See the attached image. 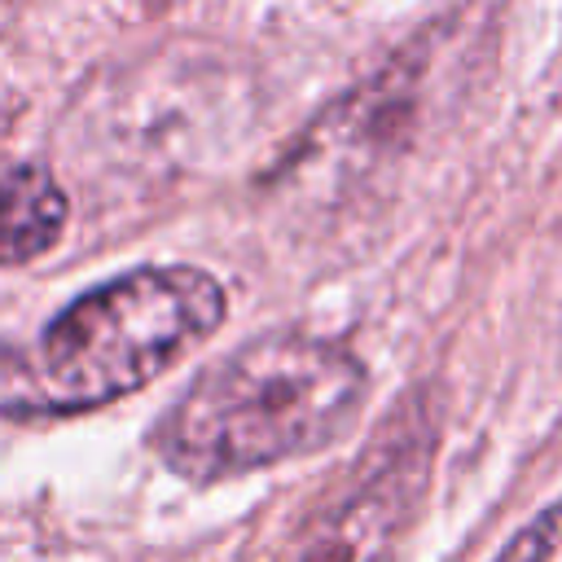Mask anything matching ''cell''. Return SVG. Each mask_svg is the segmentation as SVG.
I'll use <instances>...</instances> for the list:
<instances>
[{
    "mask_svg": "<svg viewBox=\"0 0 562 562\" xmlns=\"http://www.w3.org/2000/svg\"><path fill=\"white\" fill-rule=\"evenodd\" d=\"M369 373L356 351L277 329L198 369L162 408L154 452L189 483L241 479L325 448L360 408Z\"/></svg>",
    "mask_w": 562,
    "mask_h": 562,
    "instance_id": "cell-1",
    "label": "cell"
},
{
    "mask_svg": "<svg viewBox=\"0 0 562 562\" xmlns=\"http://www.w3.org/2000/svg\"><path fill=\"white\" fill-rule=\"evenodd\" d=\"M224 285L193 263L127 268L70 299L35 338L22 408L83 413L140 391L224 321Z\"/></svg>",
    "mask_w": 562,
    "mask_h": 562,
    "instance_id": "cell-2",
    "label": "cell"
},
{
    "mask_svg": "<svg viewBox=\"0 0 562 562\" xmlns=\"http://www.w3.org/2000/svg\"><path fill=\"white\" fill-rule=\"evenodd\" d=\"M426 487V448H400L351 496L316 518L281 562H382Z\"/></svg>",
    "mask_w": 562,
    "mask_h": 562,
    "instance_id": "cell-3",
    "label": "cell"
},
{
    "mask_svg": "<svg viewBox=\"0 0 562 562\" xmlns=\"http://www.w3.org/2000/svg\"><path fill=\"white\" fill-rule=\"evenodd\" d=\"M66 193L40 162H0V263L44 255L66 228Z\"/></svg>",
    "mask_w": 562,
    "mask_h": 562,
    "instance_id": "cell-4",
    "label": "cell"
},
{
    "mask_svg": "<svg viewBox=\"0 0 562 562\" xmlns=\"http://www.w3.org/2000/svg\"><path fill=\"white\" fill-rule=\"evenodd\" d=\"M496 562H562V501L536 514L501 553Z\"/></svg>",
    "mask_w": 562,
    "mask_h": 562,
    "instance_id": "cell-5",
    "label": "cell"
}]
</instances>
